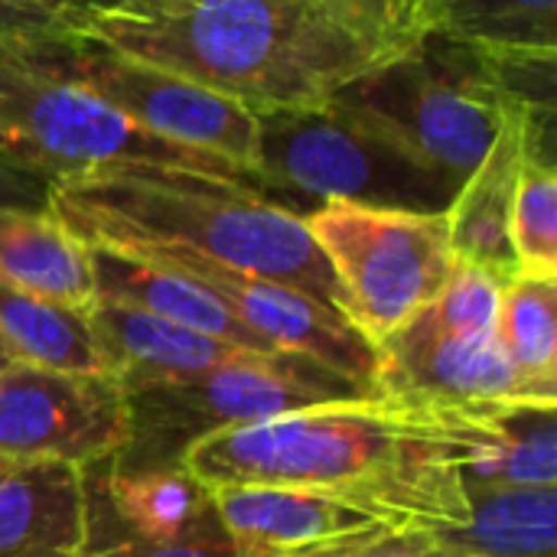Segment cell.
Instances as JSON below:
<instances>
[{
    "label": "cell",
    "instance_id": "cell-20",
    "mask_svg": "<svg viewBox=\"0 0 557 557\" xmlns=\"http://www.w3.org/2000/svg\"><path fill=\"white\" fill-rule=\"evenodd\" d=\"M434 535L467 557H557V486H470L467 522Z\"/></svg>",
    "mask_w": 557,
    "mask_h": 557
},
{
    "label": "cell",
    "instance_id": "cell-24",
    "mask_svg": "<svg viewBox=\"0 0 557 557\" xmlns=\"http://www.w3.org/2000/svg\"><path fill=\"white\" fill-rule=\"evenodd\" d=\"M512 251L519 274L557 277V173L555 166L525 157L519 173L512 225Z\"/></svg>",
    "mask_w": 557,
    "mask_h": 557
},
{
    "label": "cell",
    "instance_id": "cell-12",
    "mask_svg": "<svg viewBox=\"0 0 557 557\" xmlns=\"http://www.w3.org/2000/svg\"><path fill=\"white\" fill-rule=\"evenodd\" d=\"M85 542L140 539L176 545H228L212 486L186 463L114 470L108 460L85 467Z\"/></svg>",
    "mask_w": 557,
    "mask_h": 557
},
{
    "label": "cell",
    "instance_id": "cell-10",
    "mask_svg": "<svg viewBox=\"0 0 557 557\" xmlns=\"http://www.w3.org/2000/svg\"><path fill=\"white\" fill-rule=\"evenodd\" d=\"M127 401L114 372H65L26 362L0 369V460L95 467L121 454Z\"/></svg>",
    "mask_w": 557,
    "mask_h": 557
},
{
    "label": "cell",
    "instance_id": "cell-9",
    "mask_svg": "<svg viewBox=\"0 0 557 557\" xmlns=\"http://www.w3.org/2000/svg\"><path fill=\"white\" fill-rule=\"evenodd\" d=\"M23 62L72 82L153 137L228 160L255 180L258 124L245 104L117 52L88 33L3 39Z\"/></svg>",
    "mask_w": 557,
    "mask_h": 557
},
{
    "label": "cell",
    "instance_id": "cell-11",
    "mask_svg": "<svg viewBox=\"0 0 557 557\" xmlns=\"http://www.w3.org/2000/svg\"><path fill=\"white\" fill-rule=\"evenodd\" d=\"M372 395L408 408H467L532 398L496 333L450 336L424 330L414 320L401 323L375 346Z\"/></svg>",
    "mask_w": 557,
    "mask_h": 557
},
{
    "label": "cell",
    "instance_id": "cell-22",
    "mask_svg": "<svg viewBox=\"0 0 557 557\" xmlns=\"http://www.w3.org/2000/svg\"><path fill=\"white\" fill-rule=\"evenodd\" d=\"M496 339L522 388L557 401V277L516 274L499 287Z\"/></svg>",
    "mask_w": 557,
    "mask_h": 557
},
{
    "label": "cell",
    "instance_id": "cell-25",
    "mask_svg": "<svg viewBox=\"0 0 557 557\" xmlns=\"http://www.w3.org/2000/svg\"><path fill=\"white\" fill-rule=\"evenodd\" d=\"M499 287L493 274L473 268V264H454L447 284L437 290L431 304H424L411 320L434 333L450 336H486L496 333V307H499Z\"/></svg>",
    "mask_w": 557,
    "mask_h": 557
},
{
    "label": "cell",
    "instance_id": "cell-33",
    "mask_svg": "<svg viewBox=\"0 0 557 557\" xmlns=\"http://www.w3.org/2000/svg\"><path fill=\"white\" fill-rule=\"evenodd\" d=\"M7 467H10V463H7V460H0V473H3V470H7Z\"/></svg>",
    "mask_w": 557,
    "mask_h": 557
},
{
    "label": "cell",
    "instance_id": "cell-26",
    "mask_svg": "<svg viewBox=\"0 0 557 557\" xmlns=\"http://www.w3.org/2000/svg\"><path fill=\"white\" fill-rule=\"evenodd\" d=\"M346 20L372 33L392 49H401L428 33L431 0H323Z\"/></svg>",
    "mask_w": 557,
    "mask_h": 557
},
{
    "label": "cell",
    "instance_id": "cell-29",
    "mask_svg": "<svg viewBox=\"0 0 557 557\" xmlns=\"http://www.w3.org/2000/svg\"><path fill=\"white\" fill-rule=\"evenodd\" d=\"M82 557H235L222 545H176V542H140V539H95L85 542Z\"/></svg>",
    "mask_w": 557,
    "mask_h": 557
},
{
    "label": "cell",
    "instance_id": "cell-7",
    "mask_svg": "<svg viewBox=\"0 0 557 557\" xmlns=\"http://www.w3.org/2000/svg\"><path fill=\"white\" fill-rule=\"evenodd\" d=\"M0 160L52 183L104 166H176L222 176L258 193L228 160L153 137L91 91L23 62L0 39Z\"/></svg>",
    "mask_w": 557,
    "mask_h": 557
},
{
    "label": "cell",
    "instance_id": "cell-18",
    "mask_svg": "<svg viewBox=\"0 0 557 557\" xmlns=\"http://www.w3.org/2000/svg\"><path fill=\"white\" fill-rule=\"evenodd\" d=\"M88 323L104 356L108 372H114L124 385L127 382H150V379H176L196 375L242 356H271V352H248L215 336L166 323L160 317L111 304L91 300Z\"/></svg>",
    "mask_w": 557,
    "mask_h": 557
},
{
    "label": "cell",
    "instance_id": "cell-2",
    "mask_svg": "<svg viewBox=\"0 0 557 557\" xmlns=\"http://www.w3.org/2000/svg\"><path fill=\"white\" fill-rule=\"evenodd\" d=\"M82 33L248 111L320 104L398 52L323 0H127Z\"/></svg>",
    "mask_w": 557,
    "mask_h": 557
},
{
    "label": "cell",
    "instance_id": "cell-6",
    "mask_svg": "<svg viewBox=\"0 0 557 557\" xmlns=\"http://www.w3.org/2000/svg\"><path fill=\"white\" fill-rule=\"evenodd\" d=\"M330 101L366 117L460 186L506 117L480 49L441 33L401 46L336 88Z\"/></svg>",
    "mask_w": 557,
    "mask_h": 557
},
{
    "label": "cell",
    "instance_id": "cell-13",
    "mask_svg": "<svg viewBox=\"0 0 557 557\" xmlns=\"http://www.w3.org/2000/svg\"><path fill=\"white\" fill-rule=\"evenodd\" d=\"M235 557H317L392 525L333 496L287 486H212Z\"/></svg>",
    "mask_w": 557,
    "mask_h": 557
},
{
    "label": "cell",
    "instance_id": "cell-30",
    "mask_svg": "<svg viewBox=\"0 0 557 557\" xmlns=\"http://www.w3.org/2000/svg\"><path fill=\"white\" fill-rule=\"evenodd\" d=\"M52 180L20 170L0 160V209H26V212H49L52 202Z\"/></svg>",
    "mask_w": 557,
    "mask_h": 557
},
{
    "label": "cell",
    "instance_id": "cell-31",
    "mask_svg": "<svg viewBox=\"0 0 557 557\" xmlns=\"http://www.w3.org/2000/svg\"><path fill=\"white\" fill-rule=\"evenodd\" d=\"M62 3H69L82 16H101V13H111V10L124 7L127 0H62Z\"/></svg>",
    "mask_w": 557,
    "mask_h": 557
},
{
    "label": "cell",
    "instance_id": "cell-32",
    "mask_svg": "<svg viewBox=\"0 0 557 557\" xmlns=\"http://www.w3.org/2000/svg\"><path fill=\"white\" fill-rule=\"evenodd\" d=\"M7 362H10V356H7V349H3V343H0V369H3Z\"/></svg>",
    "mask_w": 557,
    "mask_h": 557
},
{
    "label": "cell",
    "instance_id": "cell-19",
    "mask_svg": "<svg viewBox=\"0 0 557 557\" xmlns=\"http://www.w3.org/2000/svg\"><path fill=\"white\" fill-rule=\"evenodd\" d=\"M0 284L88 307L95 300L91 251L52 212L0 209Z\"/></svg>",
    "mask_w": 557,
    "mask_h": 557
},
{
    "label": "cell",
    "instance_id": "cell-3",
    "mask_svg": "<svg viewBox=\"0 0 557 557\" xmlns=\"http://www.w3.org/2000/svg\"><path fill=\"white\" fill-rule=\"evenodd\" d=\"M49 212L88 248L199 255L290 284L343 317L336 277L304 215L251 186L176 166L121 163L59 180Z\"/></svg>",
    "mask_w": 557,
    "mask_h": 557
},
{
    "label": "cell",
    "instance_id": "cell-14",
    "mask_svg": "<svg viewBox=\"0 0 557 557\" xmlns=\"http://www.w3.org/2000/svg\"><path fill=\"white\" fill-rule=\"evenodd\" d=\"M441 411L460 444L463 490L557 486V401L506 398Z\"/></svg>",
    "mask_w": 557,
    "mask_h": 557
},
{
    "label": "cell",
    "instance_id": "cell-16",
    "mask_svg": "<svg viewBox=\"0 0 557 557\" xmlns=\"http://www.w3.org/2000/svg\"><path fill=\"white\" fill-rule=\"evenodd\" d=\"M88 251H91L95 300H111L160 317L166 323L215 336L248 352H277L261 336H255L245 323H238L209 290H202L186 274L117 248H88Z\"/></svg>",
    "mask_w": 557,
    "mask_h": 557
},
{
    "label": "cell",
    "instance_id": "cell-21",
    "mask_svg": "<svg viewBox=\"0 0 557 557\" xmlns=\"http://www.w3.org/2000/svg\"><path fill=\"white\" fill-rule=\"evenodd\" d=\"M0 343L10 362L108 372L88 323V307H69L7 284H0Z\"/></svg>",
    "mask_w": 557,
    "mask_h": 557
},
{
    "label": "cell",
    "instance_id": "cell-4",
    "mask_svg": "<svg viewBox=\"0 0 557 557\" xmlns=\"http://www.w3.org/2000/svg\"><path fill=\"white\" fill-rule=\"evenodd\" d=\"M258 193L290 212L294 199L369 209L447 212L460 183L336 101L255 111ZM300 215V212H297Z\"/></svg>",
    "mask_w": 557,
    "mask_h": 557
},
{
    "label": "cell",
    "instance_id": "cell-8",
    "mask_svg": "<svg viewBox=\"0 0 557 557\" xmlns=\"http://www.w3.org/2000/svg\"><path fill=\"white\" fill-rule=\"evenodd\" d=\"M304 222L336 277L346 323L372 349L431 304L457 264L447 212L320 202Z\"/></svg>",
    "mask_w": 557,
    "mask_h": 557
},
{
    "label": "cell",
    "instance_id": "cell-28",
    "mask_svg": "<svg viewBox=\"0 0 557 557\" xmlns=\"http://www.w3.org/2000/svg\"><path fill=\"white\" fill-rule=\"evenodd\" d=\"M317 557H467L447 548L434 532L428 529H385L366 542L343 545L336 552Z\"/></svg>",
    "mask_w": 557,
    "mask_h": 557
},
{
    "label": "cell",
    "instance_id": "cell-17",
    "mask_svg": "<svg viewBox=\"0 0 557 557\" xmlns=\"http://www.w3.org/2000/svg\"><path fill=\"white\" fill-rule=\"evenodd\" d=\"M85 476L72 463H10L0 473V557H82Z\"/></svg>",
    "mask_w": 557,
    "mask_h": 557
},
{
    "label": "cell",
    "instance_id": "cell-23",
    "mask_svg": "<svg viewBox=\"0 0 557 557\" xmlns=\"http://www.w3.org/2000/svg\"><path fill=\"white\" fill-rule=\"evenodd\" d=\"M486 49H557V0H431V26Z\"/></svg>",
    "mask_w": 557,
    "mask_h": 557
},
{
    "label": "cell",
    "instance_id": "cell-5",
    "mask_svg": "<svg viewBox=\"0 0 557 557\" xmlns=\"http://www.w3.org/2000/svg\"><path fill=\"white\" fill-rule=\"evenodd\" d=\"M369 395L366 385L297 352L242 356L196 375L127 382V441L108 463L114 470L176 467L222 431Z\"/></svg>",
    "mask_w": 557,
    "mask_h": 557
},
{
    "label": "cell",
    "instance_id": "cell-1",
    "mask_svg": "<svg viewBox=\"0 0 557 557\" xmlns=\"http://www.w3.org/2000/svg\"><path fill=\"white\" fill-rule=\"evenodd\" d=\"M460 444L441 408L379 395L290 411L206 437L186 454L206 486H287L333 496L392 529L467 522Z\"/></svg>",
    "mask_w": 557,
    "mask_h": 557
},
{
    "label": "cell",
    "instance_id": "cell-27",
    "mask_svg": "<svg viewBox=\"0 0 557 557\" xmlns=\"http://www.w3.org/2000/svg\"><path fill=\"white\" fill-rule=\"evenodd\" d=\"M88 23L62 0H0V39L78 33Z\"/></svg>",
    "mask_w": 557,
    "mask_h": 557
},
{
    "label": "cell",
    "instance_id": "cell-15",
    "mask_svg": "<svg viewBox=\"0 0 557 557\" xmlns=\"http://www.w3.org/2000/svg\"><path fill=\"white\" fill-rule=\"evenodd\" d=\"M525 127L519 114L503 117V127L480 160V166L463 180L450 209V251L460 264H473L496 281H509L519 274L509 225L519 173L525 166Z\"/></svg>",
    "mask_w": 557,
    "mask_h": 557
}]
</instances>
